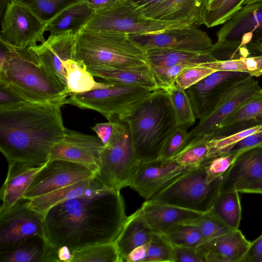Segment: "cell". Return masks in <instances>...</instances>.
I'll return each mask as SVG.
<instances>
[{
    "mask_svg": "<svg viewBox=\"0 0 262 262\" xmlns=\"http://www.w3.org/2000/svg\"><path fill=\"white\" fill-rule=\"evenodd\" d=\"M47 25L25 6L9 0L1 23V42L19 49L34 46L45 40Z\"/></svg>",
    "mask_w": 262,
    "mask_h": 262,
    "instance_id": "8fae6325",
    "label": "cell"
},
{
    "mask_svg": "<svg viewBox=\"0 0 262 262\" xmlns=\"http://www.w3.org/2000/svg\"><path fill=\"white\" fill-rule=\"evenodd\" d=\"M76 34L75 60L87 69L149 64L147 51L128 34L82 28Z\"/></svg>",
    "mask_w": 262,
    "mask_h": 262,
    "instance_id": "5b68a950",
    "label": "cell"
},
{
    "mask_svg": "<svg viewBox=\"0 0 262 262\" xmlns=\"http://www.w3.org/2000/svg\"><path fill=\"white\" fill-rule=\"evenodd\" d=\"M140 208L152 230L163 235L175 227L196 219L203 213L150 200H146Z\"/></svg>",
    "mask_w": 262,
    "mask_h": 262,
    "instance_id": "7402d4cb",
    "label": "cell"
},
{
    "mask_svg": "<svg viewBox=\"0 0 262 262\" xmlns=\"http://www.w3.org/2000/svg\"><path fill=\"white\" fill-rule=\"evenodd\" d=\"M206 0H165L146 9V16L163 21H184L198 27L203 24V13Z\"/></svg>",
    "mask_w": 262,
    "mask_h": 262,
    "instance_id": "cb8c5ba5",
    "label": "cell"
},
{
    "mask_svg": "<svg viewBox=\"0 0 262 262\" xmlns=\"http://www.w3.org/2000/svg\"><path fill=\"white\" fill-rule=\"evenodd\" d=\"M129 35L146 51L161 48L203 53L208 51L213 45L206 32L192 26L158 33Z\"/></svg>",
    "mask_w": 262,
    "mask_h": 262,
    "instance_id": "9a60e30c",
    "label": "cell"
},
{
    "mask_svg": "<svg viewBox=\"0 0 262 262\" xmlns=\"http://www.w3.org/2000/svg\"><path fill=\"white\" fill-rule=\"evenodd\" d=\"M1 262H57L56 250L43 236L29 237L14 246L0 251Z\"/></svg>",
    "mask_w": 262,
    "mask_h": 262,
    "instance_id": "4316f807",
    "label": "cell"
},
{
    "mask_svg": "<svg viewBox=\"0 0 262 262\" xmlns=\"http://www.w3.org/2000/svg\"><path fill=\"white\" fill-rule=\"evenodd\" d=\"M239 192L262 194V178L243 188Z\"/></svg>",
    "mask_w": 262,
    "mask_h": 262,
    "instance_id": "680465c9",
    "label": "cell"
},
{
    "mask_svg": "<svg viewBox=\"0 0 262 262\" xmlns=\"http://www.w3.org/2000/svg\"><path fill=\"white\" fill-rule=\"evenodd\" d=\"M261 89L258 81L250 75L240 81L211 114L200 120L197 125L189 132L191 138L202 135L213 137L223 120Z\"/></svg>",
    "mask_w": 262,
    "mask_h": 262,
    "instance_id": "ac0fdd59",
    "label": "cell"
},
{
    "mask_svg": "<svg viewBox=\"0 0 262 262\" xmlns=\"http://www.w3.org/2000/svg\"><path fill=\"white\" fill-rule=\"evenodd\" d=\"M165 0H130V1L142 12L146 9L157 5Z\"/></svg>",
    "mask_w": 262,
    "mask_h": 262,
    "instance_id": "6f0895ef",
    "label": "cell"
},
{
    "mask_svg": "<svg viewBox=\"0 0 262 262\" xmlns=\"http://www.w3.org/2000/svg\"><path fill=\"white\" fill-rule=\"evenodd\" d=\"M244 0H212L203 13V24L208 28L224 24L241 6Z\"/></svg>",
    "mask_w": 262,
    "mask_h": 262,
    "instance_id": "8d00e7d4",
    "label": "cell"
},
{
    "mask_svg": "<svg viewBox=\"0 0 262 262\" xmlns=\"http://www.w3.org/2000/svg\"><path fill=\"white\" fill-rule=\"evenodd\" d=\"M28 202L23 198L0 215V251L31 236L44 237L43 216L31 209Z\"/></svg>",
    "mask_w": 262,
    "mask_h": 262,
    "instance_id": "5bb4252c",
    "label": "cell"
},
{
    "mask_svg": "<svg viewBox=\"0 0 262 262\" xmlns=\"http://www.w3.org/2000/svg\"><path fill=\"white\" fill-rule=\"evenodd\" d=\"M238 154L229 152L210 159L204 163L207 182L210 183L223 176L235 160Z\"/></svg>",
    "mask_w": 262,
    "mask_h": 262,
    "instance_id": "ee69618b",
    "label": "cell"
},
{
    "mask_svg": "<svg viewBox=\"0 0 262 262\" xmlns=\"http://www.w3.org/2000/svg\"><path fill=\"white\" fill-rule=\"evenodd\" d=\"M247 48L250 53H254V55H262V38L251 41Z\"/></svg>",
    "mask_w": 262,
    "mask_h": 262,
    "instance_id": "91938a15",
    "label": "cell"
},
{
    "mask_svg": "<svg viewBox=\"0 0 262 262\" xmlns=\"http://www.w3.org/2000/svg\"><path fill=\"white\" fill-rule=\"evenodd\" d=\"M94 12L103 10L115 3L119 0H82Z\"/></svg>",
    "mask_w": 262,
    "mask_h": 262,
    "instance_id": "9f6ffc18",
    "label": "cell"
},
{
    "mask_svg": "<svg viewBox=\"0 0 262 262\" xmlns=\"http://www.w3.org/2000/svg\"><path fill=\"white\" fill-rule=\"evenodd\" d=\"M248 70V73L252 77L262 75V55H251L241 57Z\"/></svg>",
    "mask_w": 262,
    "mask_h": 262,
    "instance_id": "816d5d0a",
    "label": "cell"
},
{
    "mask_svg": "<svg viewBox=\"0 0 262 262\" xmlns=\"http://www.w3.org/2000/svg\"><path fill=\"white\" fill-rule=\"evenodd\" d=\"M191 169L173 159L142 162L129 186L148 200L179 176Z\"/></svg>",
    "mask_w": 262,
    "mask_h": 262,
    "instance_id": "e0dca14e",
    "label": "cell"
},
{
    "mask_svg": "<svg viewBox=\"0 0 262 262\" xmlns=\"http://www.w3.org/2000/svg\"><path fill=\"white\" fill-rule=\"evenodd\" d=\"M151 91H153L139 86L114 84L108 88L71 93L67 99V104L97 111L108 120Z\"/></svg>",
    "mask_w": 262,
    "mask_h": 262,
    "instance_id": "30bf717a",
    "label": "cell"
},
{
    "mask_svg": "<svg viewBox=\"0 0 262 262\" xmlns=\"http://www.w3.org/2000/svg\"><path fill=\"white\" fill-rule=\"evenodd\" d=\"M262 178V146H258L238 154L223 176L220 193L239 191Z\"/></svg>",
    "mask_w": 262,
    "mask_h": 262,
    "instance_id": "ffe728a7",
    "label": "cell"
},
{
    "mask_svg": "<svg viewBox=\"0 0 262 262\" xmlns=\"http://www.w3.org/2000/svg\"><path fill=\"white\" fill-rule=\"evenodd\" d=\"M145 262H173L172 245L164 236L154 232L148 243Z\"/></svg>",
    "mask_w": 262,
    "mask_h": 262,
    "instance_id": "b9f144b4",
    "label": "cell"
},
{
    "mask_svg": "<svg viewBox=\"0 0 262 262\" xmlns=\"http://www.w3.org/2000/svg\"><path fill=\"white\" fill-rule=\"evenodd\" d=\"M26 101L8 88L0 84V108L14 106Z\"/></svg>",
    "mask_w": 262,
    "mask_h": 262,
    "instance_id": "681fc988",
    "label": "cell"
},
{
    "mask_svg": "<svg viewBox=\"0 0 262 262\" xmlns=\"http://www.w3.org/2000/svg\"><path fill=\"white\" fill-rule=\"evenodd\" d=\"M87 69L94 77L102 78L112 83L139 86L151 91L161 88L149 64Z\"/></svg>",
    "mask_w": 262,
    "mask_h": 262,
    "instance_id": "484cf974",
    "label": "cell"
},
{
    "mask_svg": "<svg viewBox=\"0 0 262 262\" xmlns=\"http://www.w3.org/2000/svg\"><path fill=\"white\" fill-rule=\"evenodd\" d=\"M211 1H212V0H206V4L207 3H208V2H209ZM206 4H205V5H206Z\"/></svg>",
    "mask_w": 262,
    "mask_h": 262,
    "instance_id": "6125c7cd",
    "label": "cell"
},
{
    "mask_svg": "<svg viewBox=\"0 0 262 262\" xmlns=\"http://www.w3.org/2000/svg\"><path fill=\"white\" fill-rule=\"evenodd\" d=\"M201 65L216 71L236 72L248 73L246 66L241 57L202 63Z\"/></svg>",
    "mask_w": 262,
    "mask_h": 262,
    "instance_id": "7dc6e473",
    "label": "cell"
},
{
    "mask_svg": "<svg viewBox=\"0 0 262 262\" xmlns=\"http://www.w3.org/2000/svg\"><path fill=\"white\" fill-rule=\"evenodd\" d=\"M243 262H262V234L251 242L248 252Z\"/></svg>",
    "mask_w": 262,
    "mask_h": 262,
    "instance_id": "f5cc1de1",
    "label": "cell"
},
{
    "mask_svg": "<svg viewBox=\"0 0 262 262\" xmlns=\"http://www.w3.org/2000/svg\"><path fill=\"white\" fill-rule=\"evenodd\" d=\"M67 99L26 101L0 108V150L8 163L42 165L49 160L52 150L64 135L60 108Z\"/></svg>",
    "mask_w": 262,
    "mask_h": 262,
    "instance_id": "7a4b0ae2",
    "label": "cell"
},
{
    "mask_svg": "<svg viewBox=\"0 0 262 262\" xmlns=\"http://www.w3.org/2000/svg\"><path fill=\"white\" fill-rule=\"evenodd\" d=\"M187 128L177 126L167 139L159 159H172L181 152L191 139Z\"/></svg>",
    "mask_w": 262,
    "mask_h": 262,
    "instance_id": "7bdbcfd3",
    "label": "cell"
},
{
    "mask_svg": "<svg viewBox=\"0 0 262 262\" xmlns=\"http://www.w3.org/2000/svg\"><path fill=\"white\" fill-rule=\"evenodd\" d=\"M262 124V89L221 123L213 137L225 136Z\"/></svg>",
    "mask_w": 262,
    "mask_h": 262,
    "instance_id": "83f0119b",
    "label": "cell"
},
{
    "mask_svg": "<svg viewBox=\"0 0 262 262\" xmlns=\"http://www.w3.org/2000/svg\"><path fill=\"white\" fill-rule=\"evenodd\" d=\"M239 192L220 193L208 211L231 229H238L242 219Z\"/></svg>",
    "mask_w": 262,
    "mask_h": 262,
    "instance_id": "1f68e13d",
    "label": "cell"
},
{
    "mask_svg": "<svg viewBox=\"0 0 262 262\" xmlns=\"http://www.w3.org/2000/svg\"><path fill=\"white\" fill-rule=\"evenodd\" d=\"M104 145L97 136L66 128L63 139L52 150L49 160L61 159L83 165L96 173Z\"/></svg>",
    "mask_w": 262,
    "mask_h": 262,
    "instance_id": "2e32d148",
    "label": "cell"
},
{
    "mask_svg": "<svg viewBox=\"0 0 262 262\" xmlns=\"http://www.w3.org/2000/svg\"><path fill=\"white\" fill-rule=\"evenodd\" d=\"M260 2H262V0H244L241 7L246 4H250Z\"/></svg>",
    "mask_w": 262,
    "mask_h": 262,
    "instance_id": "94428289",
    "label": "cell"
},
{
    "mask_svg": "<svg viewBox=\"0 0 262 262\" xmlns=\"http://www.w3.org/2000/svg\"><path fill=\"white\" fill-rule=\"evenodd\" d=\"M146 51L147 60L150 67H168L186 62L202 64L216 61L209 51L198 53L160 48Z\"/></svg>",
    "mask_w": 262,
    "mask_h": 262,
    "instance_id": "4dcf8cb0",
    "label": "cell"
},
{
    "mask_svg": "<svg viewBox=\"0 0 262 262\" xmlns=\"http://www.w3.org/2000/svg\"><path fill=\"white\" fill-rule=\"evenodd\" d=\"M115 243L97 244L72 253L70 262H123Z\"/></svg>",
    "mask_w": 262,
    "mask_h": 262,
    "instance_id": "e575fe53",
    "label": "cell"
},
{
    "mask_svg": "<svg viewBox=\"0 0 262 262\" xmlns=\"http://www.w3.org/2000/svg\"><path fill=\"white\" fill-rule=\"evenodd\" d=\"M249 75L243 72L215 71L186 89L196 119L211 114L231 89Z\"/></svg>",
    "mask_w": 262,
    "mask_h": 262,
    "instance_id": "7c38bea8",
    "label": "cell"
},
{
    "mask_svg": "<svg viewBox=\"0 0 262 262\" xmlns=\"http://www.w3.org/2000/svg\"><path fill=\"white\" fill-rule=\"evenodd\" d=\"M94 11L81 0L68 8L50 21L45 31L50 35H59L69 31L76 33L87 23Z\"/></svg>",
    "mask_w": 262,
    "mask_h": 262,
    "instance_id": "f546056e",
    "label": "cell"
},
{
    "mask_svg": "<svg viewBox=\"0 0 262 262\" xmlns=\"http://www.w3.org/2000/svg\"><path fill=\"white\" fill-rule=\"evenodd\" d=\"M64 67L66 71L68 90L70 93H81L93 90L108 88L114 84L96 81L93 75L86 67L76 60L66 61Z\"/></svg>",
    "mask_w": 262,
    "mask_h": 262,
    "instance_id": "d6a6232c",
    "label": "cell"
},
{
    "mask_svg": "<svg viewBox=\"0 0 262 262\" xmlns=\"http://www.w3.org/2000/svg\"><path fill=\"white\" fill-rule=\"evenodd\" d=\"M45 164L34 165L17 162H8L6 178L0 190L2 201L0 215L23 199L32 181Z\"/></svg>",
    "mask_w": 262,
    "mask_h": 262,
    "instance_id": "603a6c76",
    "label": "cell"
},
{
    "mask_svg": "<svg viewBox=\"0 0 262 262\" xmlns=\"http://www.w3.org/2000/svg\"><path fill=\"white\" fill-rule=\"evenodd\" d=\"M260 146H262V144L261 145H260Z\"/></svg>",
    "mask_w": 262,
    "mask_h": 262,
    "instance_id": "be15d7a7",
    "label": "cell"
},
{
    "mask_svg": "<svg viewBox=\"0 0 262 262\" xmlns=\"http://www.w3.org/2000/svg\"><path fill=\"white\" fill-rule=\"evenodd\" d=\"M201 64L193 62L183 63L168 67H150L161 88L174 85L176 78L186 70Z\"/></svg>",
    "mask_w": 262,
    "mask_h": 262,
    "instance_id": "f6af8a7d",
    "label": "cell"
},
{
    "mask_svg": "<svg viewBox=\"0 0 262 262\" xmlns=\"http://www.w3.org/2000/svg\"><path fill=\"white\" fill-rule=\"evenodd\" d=\"M262 144V131L253 134L237 143L230 152L239 154L251 148Z\"/></svg>",
    "mask_w": 262,
    "mask_h": 262,
    "instance_id": "f907efd6",
    "label": "cell"
},
{
    "mask_svg": "<svg viewBox=\"0 0 262 262\" xmlns=\"http://www.w3.org/2000/svg\"><path fill=\"white\" fill-rule=\"evenodd\" d=\"M184 224L197 227L207 241L232 230L209 212L203 213L198 217Z\"/></svg>",
    "mask_w": 262,
    "mask_h": 262,
    "instance_id": "60d3db41",
    "label": "cell"
},
{
    "mask_svg": "<svg viewBox=\"0 0 262 262\" xmlns=\"http://www.w3.org/2000/svg\"><path fill=\"white\" fill-rule=\"evenodd\" d=\"M108 142L100 154V164L95 179L105 186L120 190L129 186L140 164L134 149L128 124L114 116Z\"/></svg>",
    "mask_w": 262,
    "mask_h": 262,
    "instance_id": "8992f818",
    "label": "cell"
},
{
    "mask_svg": "<svg viewBox=\"0 0 262 262\" xmlns=\"http://www.w3.org/2000/svg\"><path fill=\"white\" fill-rule=\"evenodd\" d=\"M163 236L172 245L195 249L207 241L197 227L186 224L175 227Z\"/></svg>",
    "mask_w": 262,
    "mask_h": 262,
    "instance_id": "ab89813d",
    "label": "cell"
},
{
    "mask_svg": "<svg viewBox=\"0 0 262 262\" xmlns=\"http://www.w3.org/2000/svg\"><path fill=\"white\" fill-rule=\"evenodd\" d=\"M173 246V262H206L197 249L182 246Z\"/></svg>",
    "mask_w": 262,
    "mask_h": 262,
    "instance_id": "c3c4849f",
    "label": "cell"
},
{
    "mask_svg": "<svg viewBox=\"0 0 262 262\" xmlns=\"http://www.w3.org/2000/svg\"><path fill=\"white\" fill-rule=\"evenodd\" d=\"M222 178L207 183L203 164L183 173L149 200L207 212L220 194Z\"/></svg>",
    "mask_w": 262,
    "mask_h": 262,
    "instance_id": "52a82bcc",
    "label": "cell"
},
{
    "mask_svg": "<svg viewBox=\"0 0 262 262\" xmlns=\"http://www.w3.org/2000/svg\"><path fill=\"white\" fill-rule=\"evenodd\" d=\"M211 49L230 57L239 56L251 41L262 38V2L241 7L218 30Z\"/></svg>",
    "mask_w": 262,
    "mask_h": 262,
    "instance_id": "9c48e42d",
    "label": "cell"
},
{
    "mask_svg": "<svg viewBox=\"0 0 262 262\" xmlns=\"http://www.w3.org/2000/svg\"><path fill=\"white\" fill-rule=\"evenodd\" d=\"M216 71L200 64L190 68L176 78L175 85L186 90Z\"/></svg>",
    "mask_w": 262,
    "mask_h": 262,
    "instance_id": "bcb514c9",
    "label": "cell"
},
{
    "mask_svg": "<svg viewBox=\"0 0 262 262\" xmlns=\"http://www.w3.org/2000/svg\"><path fill=\"white\" fill-rule=\"evenodd\" d=\"M189 26L191 25L187 21H163L148 17L130 0H119L94 13L82 28L133 35L158 33Z\"/></svg>",
    "mask_w": 262,
    "mask_h": 262,
    "instance_id": "ba28073f",
    "label": "cell"
},
{
    "mask_svg": "<svg viewBox=\"0 0 262 262\" xmlns=\"http://www.w3.org/2000/svg\"><path fill=\"white\" fill-rule=\"evenodd\" d=\"M167 93L177 125L188 128L196 119L185 90L175 84L164 89Z\"/></svg>",
    "mask_w": 262,
    "mask_h": 262,
    "instance_id": "836d02e7",
    "label": "cell"
},
{
    "mask_svg": "<svg viewBox=\"0 0 262 262\" xmlns=\"http://www.w3.org/2000/svg\"><path fill=\"white\" fill-rule=\"evenodd\" d=\"M262 131V124L225 136L213 137L208 142L206 160L227 154L239 141Z\"/></svg>",
    "mask_w": 262,
    "mask_h": 262,
    "instance_id": "f35d334b",
    "label": "cell"
},
{
    "mask_svg": "<svg viewBox=\"0 0 262 262\" xmlns=\"http://www.w3.org/2000/svg\"><path fill=\"white\" fill-rule=\"evenodd\" d=\"M250 244L237 229L206 241L197 249L206 262H243Z\"/></svg>",
    "mask_w": 262,
    "mask_h": 262,
    "instance_id": "44dd1931",
    "label": "cell"
},
{
    "mask_svg": "<svg viewBox=\"0 0 262 262\" xmlns=\"http://www.w3.org/2000/svg\"><path fill=\"white\" fill-rule=\"evenodd\" d=\"M116 116L128 124L141 162L159 159L177 126L167 93L162 88L151 91Z\"/></svg>",
    "mask_w": 262,
    "mask_h": 262,
    "instance_id": "3957f363",
    "label": "cell"
},
{
    "mask_svg": "<svg viewBox=\"0 0 262 262\" xmlns=\"http://www.w3.org/2000/svg\"><path fill=\"white\" fill-rule=\"evenodd\" d=\"M154 232L145 219L141 208L127 216L115 242L124 261L132 250L148 243Z\"/></svg>",
    "mask_w": 262,
    "mask_h": 262,
    "instance_id": "f1b7e54d",
    "label": "cell"
},
{
    "mask_svg": "<svg viewBox=\"0 0 262 262\" xmlns=\"http://www.w3.org/2000/svg\"><path fill=\"white\" fill-rule=\"evenodd\" d=\"M212 137L209 135L193 137L185 148L172 159L190 168L202 165L206 160L208 142Z\"/></svg>",
    "mask_w": 262,
    "mask_h": 262,
    "instance_id": "74e56055",
    "label": "cell"
},
{
    "mask_svg": "<svg viewBox=\"0 0 262 262\" xmlns=\"http://www.w3.org/2000/svg\"><path fill=\"white\" fill-rule=\"evenodd\" d=\"M148 243L139 246L132 250L126 256L125 261L145 262L146 258Z\"/></svg>",
    "mask_w": 262,
    "mask_h": 262,
    "instance_id": "11a10c76",
    "label": "cell"
},
{
    "mask_svg": "<svg viewBox=\"0 0 262 262\" xmlns=\"http://www.w3.org/2000/svg\"><path fill=\"white\" fill-rule=\"evenodd\" d=\"M76 34L69 31L59 35H50L40 44L30 47L69 92L64 63L68 60H75Z\"/></svg>",
    "mask_w": 262,
    "mask_h": 262,
    "instance_id": "d6986e66",
    "label": "cell"
},
{
    "mask_svg": "<svg viewBox=\"0 0 262 262\" xmlns=\"http://www.w3.org/2000/svg\"><path fill=\"white\" fill-rule=\"evenodd\" d=\"M96 173L81 164L61 159L49 160L36 174L23 199L31 200L80 181Z\"/></svg>",
    "mask_w": 262,
    "mask_h": 262,
    "instance_id": "4fadbf2b",
    "label": "cell"
},
{
    "mask_svg": "<svg viewBox=\"0 0 262 262\" xmlns=\"http://www.w3.org/2000/svg\"><path fill=\"white\" fill-rule=\"evenodd\" d=\"M8 1L9 0H4ZM30 10L43 23L50 21L68 8L81 0H14Z\"/></svg>",
    "mask_w": 262,
    "mask_h": 262,
    "instance_id": "d590c367",
    "label": "cell"
},
{
    "mask_svg": "<svg viewBox=\"0 0 262 262\" xmlns=\"http://www.w3.org/2000/svg\"><path fill=\"white\" fill-rule=\"evenodd\" d=\"M4 45L8 55L0 64V84L32 103H53L69 97L70 92L30 48L19 49Z\"/></svg>",
    "mask_w": 262,
    "mask_h": 262,
    "instance_id": "277c9868",
    "label": "cell"
},
{
    "mask_svg": "<svg viewBox=\"0 0 262 262\" xmlns=\"http://www.w3.org/2000/svg\"><path fill=\"white\" fill-rule=\"evenodd\" d=\"M127 216L120 191L108 188L52 207L43 215V235L50 246L71 258L75 251L115 243Z\"/></svg>",
    "mask_w": 262,
    "mask_h": 262,
    "instance_id": "6da1fadb",
    "label": "cell"
},
{
    "mask_svg": "<svg viewBox=\"0 0 262 262\" xmlns=\"http://www.w3.org/2000/svg\"><path fill=\"white\" fill-rule=\"evenodd\" d=\"M108 188L93 178L73 183L47 194L28 200V206L42 216L52 207L68 200L91 196Z\"/></svg>",
    "mask_w": 262,
    "mask_h": 262,
    "instance_id": "d4e9b609",
    "label": "cell"
},
{
    "mask_svg": "<svg viewBox=\"0 0 262 262\" xmlns=\"http://www.w3.org/2000/svg\"><path fill=\"white\" fill-rule=\"evenodd\" d=\"M103 144L105 145L109 141L113 130V123L112 120L107 122L99 123L92 127Z\"/></svg>",
    "mask_w": 262,
    "mask_h": 262,
    "instance_id": "db71d44e",
    "label": "cell"
}]
</instances>
